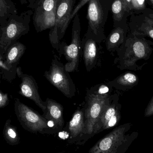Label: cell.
<instances>
[{
	"instance_id": "f1b7e54d",
	"label": "cell",
	"mask_w": 153,
	"mask_h": 153,
	"mask_svg": "<svg viewBox=\"0 0 153 153\" xmlns=\"http://www.w3.org/2000/svg\"><path fill=\"white\" fill-rule=\"evenodd\" d=\"M40 0H28V7L33 10Z\"/></svg>"
},
{
	"instance_id": "9a60e30c",
	"label": "cell",
	"mask_w": 153,
	"mask_h": 153,
	"mask_svg": "<svg viewBox=\"0 0 153 153\" xmlns=\"http://www.w3.org/2000/svg\"><path fill=\"white\" fill-rule=\"evenodd\" d=\"M47 111L43 117L49 121L52 122L55 127L62 128L64 125L63 117V106L56 101L47 98L46 100Z\"/></svg>"
},
{
	"instance_id": "e0dca14e",
	"label": "cell",
	"mask_w": 153,
	"mask_h": 153,
	"mask_svg": "<svg viewBox=\"0 0 153 153\" xmlns=\"http://www.w3.org/2000/svg\"><path fill=\"white\" fill-rule=\"evenodd\" d=\"M128 30L129 27L128 25L114 27L106 39V48L109 52H116L125 40Z\"/></svg>"
},
{
	"instance_id": "ac0fdd59",
	"label": "cell",
	"mask_w": 153,
	"mask_h": 153,
	"mask_svg": "<svg viewBox=\"0 0 153 153\" xmlns=\"http://www.w3.org/2000/svg\"><path fill=\"white\" fill-rule=\"evenodd\" d=\"M110 82L115 89L126 91L133 88L138 84L139 77L133 73L127 72Z\"/></svg>"
},
{
	"instance_id": "8992f818",
	"label": "cell",
	"mask_w": 153,
	"mask_h": 153,
	"mask_svg": "<svg viewBox=\"0 0 153 153\" xmlns=\"http://www.w3.org/2000/svg\"><path fill=\"white\" fill-rule=\"evenodd\" d=\"M110 95H99L90 90L87 91L84 106L85 133L83 137L93 134L95 125L108 102Z\"/></svg>"
},
{
	"instance_id": "f546056e",
	"label": "cell",
	"mask_w": 153,
	"mask_h": 153,
	"mask_svg": "<svg viewBox=\"0 0 153 153\" xmlns=\"http://www.w3.org/2000/svg\"><path fill=\"white\" fill-rule=\"evenodd\" d=\"M144 12L150 18H152L153 19V10L150 8H146L144 11Z\"/></svg>"
},
{
	"instance_id": "1f68e13d",
	"label": "cell",
	"mask_w": 153,
	"mask_h": 153,
	"mask_svg": "<svg viewBox=\"0 0 153 153\" xmlns=\"http://www.w3.org/2000/svg\"><path fill=\"white\" fill-rule=\"evenodd\" d=\"M146 2L153 6V0H146Z\"/></svg>"
},
{
	"instance_id": "ffe728a7",
	"label": "cell",
	"mask_w": 153,
	"mask_h": 153,
	"mask_svg": "<svg viewBox=\"0 0 153 153\" xmlns=\"http://www.w3.org/2000/svg\"><path fill=\"white\" fill-rule=\"evenodd\" d=\"M3 134L4 140L8 144L15 146L19 143L20 138L17 128L12 125L10 119L7 120L5 122Z\"/></svg>"
},
{
	"instance_id": "4316f807",
	"label": "cell",
	"mask_w": 153,
	"mask_h": 153,
	"mask_svg": "<svg viewBox=\"0 0 153 153\" xmlns=\"http://www.w3.org/2000/svg\"><path fill=\"white\" fill-rule=\"evenodd\" d=\"M153 115V96L149 102L145 111L146 117H150Z\"/></svg>"
},
{
	"instance_id": "7c38bea8",
	"label": "cell",
	"mask_w": 153,
	"mask_h": 153,
	"mask_svg": "<svg viewBox=\"0 0 153 153\" xmlns=\"http://www.w3.org/2000/svg\"><path fill=\"white\" fill-rule=\"evenodd\" d=\"M128 26L132 34L153 39V19L144 12L132 13Z\"/></svg>"
},
{
	"instance_id": "277c9868",
	"label": "cell",
	"mask_w": 153,
	"mask_h": 153,
	"mask_svg": "<svg viewBox=\"0 0 153 153\" xmlns=\"http://www.w3.org/2000/svg\"><path fill=\"white\" fill-rule=\"evenodd\" d=\"M44 76L67 98H72L75 95V84L65 65L59 61L57 56H54L51 66L48 71L45 72Z\"/></svg>"
},
{
	"instance_id": "d6986e66",
	"label": "cell",
	"mask_w": 153,
	"mask_h": 153,
	"mask_svg": "<svg viewBox=\"0 0 153 153\" xmlns=\"http://www.w3.org/2000/svg\"><path fill=\"white\" fill-rule=\"evenodd\" d=\"M18 13L14 3L11 0H0V25H4L8 19Z\"/></svg>"
},
{
	"instance_id": "d4e9b609",
	"label": "cell",
	"mask_w": 153,
	"mask_h": 153,
	"mask_svg": "<svg viewBox=\"0 0 153 153\" xmlns=\"http://www.w3.org/2000/svg\"><path fill=\"white\" fill-rule=\"evenodd\" d=\"M90 1V0H80V1L75 6L72 15L69 19L70 22H71L72 20L74 19L75 15L78 13V11L81 10V8L83 7L86 4L88 3Z\"/></svg>"
},
{
	"instance_id": "603a6c76",
	"label": "cell",
	"mask_w": 153,
	"mask_h": 153,
	"mask_svg": "<svg viewBox=\"0 0 153 153\" xmlns=\"http://www.w3.org/2000/svg\"><path fill=\"white\" fill-rule=\"evenodd\" d=\"M146 0H132L133 13H138L146 9Z\"/></svg>"
},
{
	"instance_id": "cb8c5ba5",
	"label": "cell",
	"mask_w": 153,
	"mask_h": 153,
	"mask_svg": "<svg viewBox=\"0 0 153 153\" xmlns=\"http://www.w3.org/2000/svg\"><path fill=\"white\" fill-rule=\"evenodd\" d=\"M121 107H120V108H119L117 111L116 112V114L109 120L108 122L106 125V127H105V129L114 126L117 123L118 121L120 120V117H121V115H120Z\"/></svg>"
},
{
	"instance_id": "83f0119b",
	"label": "cell",
	"mask_w": 153,
	"mask_h": 153,
	"mask_svg": "<svg viewBox=\"0 0 153 153\" xmlns=\"http://www.w3.org/2000/svg\"><path fill=\"white\" fill-rule=\"evenodd\" d=\"M121 1L123 2L124 5H125L127 13H130V14L133 13L132 0H121Z\"/></svg>"
},
{
	"instance_id": "484cf974",
	"label": "cell",
	"mask_w": 153,
	"mask_h": 153,
	"mask_svg": "<svg viewBox=\"0 0 153 153\" xmlns=\"http://www.w3.org/2000/svg\"><path fill=\"white\" fill-rule=\"evenodd\" d=\"M9 103L8 94L4 93L2 91L0 92V108H4Z\"/></svg>"
},
{
	"instance_id": "d6a6232c",
	"label": "cell",
	"mask_w": 153,
	"mask_h": 153,
	"mask_svg": "<svg viewBox=\"0 0 153 153\" xmlns=\"http://www.w3.org/2000/svg\"><path fill=\"white\" fill-rule=\"evenodd\" d=\"M63 153V152H60V153Z\"/></svg>"
},
{
	"instance_id": "30bf717a",
	"label": "cell",
	"mask_w": 153,
	"mask_h": 153,
	"mask_svg": "<svg viewBox=\"0 0 153 153\" xmlns=\"http://www.w3.org/2000/svg\"><path fill=\"white\" fill-rule=\"evenodd\" d=\"M87 33L91 35L98 43L106 39L104 34L105 13L100 0H90L88 2Z\"/></svg>"
},
{
	"instance_id": "44dd1931",
	"label": "cell",
	"mask_w": 153,
	"mask_h": 153,
	"mask_svg": "<svg viewBox=\"0 0 153 153\" xmlns=\"http://www.w3.org/2000/svg\"><path fill=\"white\" fill-rule=\"evenodd\" d=\"M111 11L114 21V27H118L119 23L122 21L125 13H127L125 7L121 0L114 1L111 6Z\"/></svg>"
},
{
	"instance_id": "4fadbf2b",
	"label": "cell",
	"mask_w": 153,
	"mask_h": 153,
	"mask_svg": "<svg viewBox=\"0 0 153 153\" xmlns=\"http://www.w3.org/2000/svg\"><path fill=\"white\" fill-rule=\"evenodd\" d=\"M98 44L94 38L86 32L81 41V46L84 64L87 71H91L97 64L99 52Z\"/></svg>"
},
{
	"instance_id": "6da1fadb",
	"label": "cell",
	"mask_w": 153,
	"mask_h": 153,
	"mask_svg": "<svg viewBox=\"0 0 153 153\" xmlns=\"http://www.w3.org/2000/svg\"><path fill=\"white\" fill-rule=\"evenodd\" d=\"M152 46L153 41L130 33L117 50L118 56L114 63L121 71L141 70L145 65L140 66L137 62L140 60L147 61L150 59L153 53Z\"/></svg>"
},
{
	"instance_id": "ba28073f",
	"label": "cell",
	"mask_w": 153,
	"mask_h": 153,
	"mask_svg": "<svg viewBox=\"0 0 153 153\" xmlns=\"http://www.w3.org/2000/svg\"><path fill=\"white\" fill-rule=\"evenodd\" d=\"M58 0H40L33 11V24L35 30L40 32L54 27L55 23Z\"/></svg>"
},
{
	"instance_id": "7a4b0ae2",
	"label": "cell",
	"mask_w": 153,
	"mask_h": 153,
	"mask_svg": "<svg viewBox=\"0 0 153 153\" xmlns=\"http://www.w3.org/2000/svg\"><path fill=\"white\" fill-rule=\"evenodd\" d=\"M32 10L11 16L4 25L1 26L0 56L4 55L18 39L28 33Z\"/></svg>"
},
{
	"instance_id": "4dcf8cb0",
	"label": "cell",
	"mask_w": 153,
	"mask_h": 153,
	"mask_svg": "<svg viewBox=\"0 0 153 153\" xmlns=\"http://www.w3.org/2000/svg\"><path fill=\"white\" fill-rule=\"evenodd\" d=\"M19 1L22 4H26L28 3V0H19Z\"/></svg>"
},
{
	"instance_id": "2e32d148",
	"label": "cell",
	"mask_w": 153,
	"mask_h": 153,
	"mask_svg": "<svg viewBox=\"0 0 153 153\" xmlns=\"http://www.w3.org/2000/svg\"><path fill=\"white\" fill-rule=\"evenodd\" d=\"M68 129L72 140L83 137L85 133L84 108H78L75 111L68 124Z\"/></svg>"
},
{
	"instance_id": "7402d4cb",
	"label": "cell",
	"mask_w": 153,
	"mask_h": 153,
	"mask_svg": "<svg viewBox=\"0 0 153 153\" xmlns=\"http://www.w3.org/2000/svg\"><path fill=\"white\" fill-rule=\"evenodd\" d=\"M113 88L112 84L109 82L108 83L95 85L90 90L99 95H110L113 91Z\"/></svg>"
},
{
	"instance_id": "52a82bcc",
	"label": "cell",
	"mask_w": 153,
	"mask_h": 153,
	"mask_svg": "<svg viewBox=\"0 0 153 153\" xmlns=\"http://www.w3.org/2000/svg\"><path fill=\"white\" fill-rule=\"evenodd\" d=\"M14 109L18 120L25 130L31 133H43L49 128L47 120L19 99H15Z\"/></svg>"
},
{
	"instance_id": "8fae6325",
	"label": "cell",
	"mask_w": 153,
	"mask_h": 153,
	"mask_svg": "<svg viewBox=\"0 0 153 153\" xmlns=\"http://www.w3.org/2000/svg\"><path fill=\"white\" fill-rule=\"evenodd\" d=\"M17 75L21 80L20 84L19 93L34 102L43 112V115L46 113L47 108L46 101L41 100L38 92L37 84L34 77L23 73L20 67L17 68Z\"/></svg>"
},
{
	"instance_id": "5bb4252c",
	"label": "cell",
	"mask_w": 153,
	"mask_h": 153,
	"mask_svg": "<svg viewBox=\"0 0 153 153\" xmlns=\"http://www.w3.org/2000/svg\"><path fill=\"white\" fill-rule=\"evenodd\" d=\"M119 96L117 94H110L108 102L105 106L94 128L93 134H96L101 129H105L109 120L116 114L119 108L121 107L119 103Z\"/></svg>"
},
{
	"instance_id": "5b68a950",
	"label": "cell",
	"mask_w": 153,
	"mask_h": 153,
	"mask_svg": "<svg viewBox=\"0 0 153 153\" xmlns=\"http://www.w3.org/2000/svg\"><path fill=\"white\" fill-rule=\"evenodd\" d=\"M76 0H58L54 26L50 29L49 39L52 47L59 50L60 41L63 37L70 24V17Z\"/></svg>"
},
{
	"instance_id": "9c48e42d",
	"label": "cell",
	"mask_w": 153,
	"mask_h": 153,
	"mask_svg": "<svg viewBox=\"0 0 153 153\" xmlns=\"http://www.w3.org/2000/svg\"><path fill=\"white\" fill-rule=\"evenodd\" d=\"M26 49V46L17 41L4 55L0 56L1 75L3 79L10 82L16 77L18 64Z\"/></svg>"
},
{
	"instance_id": "3957f363",
	"label": "cell",
	"mask_w": 153,
	"mask_h": 153,
	"mask_svg": "<svg viewBox=\"0 0 153 153\" xmlns=\"http://www.w3.org/2000/svg\"><path fill=\"white\" fill-rule=\"evenodd\" d=\"M81 26L80 17L77 13L74 18L72 27V39L69 45L64 42L60 43L58 53L64 55L67 63L65 65L66 70L69 73L77 71L80 62Z\"/></svg>"
}]
</instances>
